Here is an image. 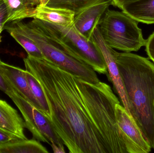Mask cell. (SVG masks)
<instances>
[{"label": "cell", "mask_w": 154, "mask_h": 153, "mask_svg": "<svg viewBox=\"0 0 154 153\" xmlns=\"http://www.w3.org/2000/svg\"><path fill=\"white\" fill-rule=\"evenodd\" d=\"M21 139L14 134L0 128V145Z\"/></svg>", "instance_id": "obj_19"}, {"label": "cell", "mask_w": 154, "mask_h": 153, "mask_svg": "<svg viewBox=\"0 0 154 153\" xmlns=\"http://www.w3.org/2000/svg\"><path fill=\"white\" fill-rule=\"evenodd\" d=\"M0 42H1V36H0Z\"/></svg>", "instance_id": "obj_27"}, {"label": "cell", "mask_w": 154, "mask_h": 153, "mask_svg": "<svg viewBox=\"0 0 154 153\" xmlns=\"http://www.w3.org/2000/svg\"><path fill=\"white\" fill-rule=\"evenodd\" d=\"M138 22L154 24V0H139L122 10Z\"/></svg>", "instance_id": "obj_13"}, {"label": "cell", "mask_w": 154, "mask_h": 153, "mask_svg": "<svg viewBox=\"0 0 154 153\" xmlns=\"http://www.w3.org/2000/svg\"><path fill=\"white\" fill-rule=\"evenodd\" d=\"M116 60L130 105V114L154 149V63L148 58L116 52Z\"/></svg>", "instance_id": "obj_2"}, {"label": "cell", "mask_w": 154, "mask_h": 153, "mask_svg": "<svg viewBox=\"0 0 154 153\" xmlns=\"http://www.w3.org/2000/svg\"><path fill=\"white\" fill-rule=\"evenodd\" d=\"M145 47L148 57L154 63V32L146 40Z\"/></svg>", "instance_id": "obj_20"}, {"label": "cell", "mask_w": 154, "mask_h": 153, "mask_svg": "<svg viewBox=\"0 0 154 153\" xmlns=\"http://www.w3.org/2000/svg\"><path fill=\"white\" fill-rule=\"evenodd\" d=\"M0 128L20 139H27L24 133L26 128L24 120L15 109L2 99H0Z\"/></svg>", "instance_id": "obj_11"}, {"label": "cell", "mask_w": 154, "mask_h": 153, "mask_svg": "<svg viewBox=\"0 0 154 153\" xmlns=\"http://www.w3.org/2000/svg\"><path fill=\"white\" fill-rule=\"evenodd\" d=\"M4 29L25 49L28 55L36 58H44L40 49L36 43L21 32L13 23L5 26Z\"/></svg>", "instance_id": "obj_16"}, {"label": "cell", "mask_w": 154, "mask_h": 153, "mask_svg": "<svg viewBox=\"0 0 154 153\" xmlns=\"http://www.w3.org/2000/svg\"><path fill=\"white\" fill-rule=\"evenodd\" d=\"M138 22L124 11L107 9L98 28L103 39L113 49L131 53L145 46L146 40L143 37Z\"/></svg>", "instance_id": "obj_4"}, {"label": "cell", "mask_w": 154, "mask_h": 153, "mask_svg": "<svg viewBox=\"0 0 154 153\" xmlns=\"http://www.w3.org/2000/svg\"><path fill=\"white\" fill-rule=\"evenodd\" d=\"M117 124L128 153H149L152 148L132 116L120 104L116 106Z\"/></svg>", "instance_id": "obj_7"}, {"label": "cell", "mask_w": 154, "mask_h": 153, "mask_svg": "<svg viewBox=\"0 0 154 153\" xmlns=\"http://www.w3.org/2000/svg\"><path fill=\"white\" fill-rule=\"evenodd\" d=\"M113 4L112 0H101L88 6L75 14L74 27L81 35L91 40L93 31L101 18Z\"/></svg>", "instance_id": "obj_9"}, {"label": "cell", "mask_w": 154, "mask_h": 153, "mask_svg": "<svg viewBox=\"0 0 154 153\" xmlns=\"http://www.w3.org/2000/svg\"><path fill=\"white\" fill-rule=\"evenodd\" d=\"M99 1L101 0H49L46 5L70 10L75 14Z\"/></svg>", "instance_id": "obj_18"}, {"label": "cell", "mask_w": 154, "mask_h": 153, "mask_svg": "<svg viewBox=\"0 0 154 153\" xmlns=\"http://www.w3.org/2000/svg\"><path fill=\"white\" fill-rule=\"evenodd\" d=\"M35 10L33 19L65 27L74 24L75 13L70 10L39 5L35 7Z\"/></svg>", "instance_id": "obj_12"}, {"label": "cell", "mask_w": 154, "mask_h": 153, "mask_svg": "<svg viewBox=\"0 0 154 153\" xmlns=\"http://www.w3.org/2000/svg\"><path fill=\"white\" fill-rule=\"evenodd\" d=\"M91 40L97 46L103 55L107 68V77L109 81L113 84L114 91L119 96L123 107L128 113L131 115L130 103L117 64L116 60L117 51L106 43L100 32L98 27L94 30Z\"/></svg>", "instance_id": "obj_8"}, {"label": "cell", "mask_w": 154, "mask_h": 153, "mask_svg": "<svg viewBox=\"0 0 154 153\" xmlns=\"http://www.w3.org/2000/svg\"><path fill=\"white\" fill-rule=\"evenodd\" d=\"M7 19V11L3 0H0V24L5 25Z\"/></svg>", "instance_id": "obj_21"}, {"label": "cell", "mask_w": 154, "mask_h": 153, "mask_svg": "<svg viewBox=\"0 0 154 153\" xmlns=\"http://www.w3.org/2000/svg\"><path fill=\"white\" fill-rule=\"evenodd\" d=\"M26 1L29 7H36L38 5H46L49 0H26Z\"/></svg>", "instance_id": "obj_24"}, {"label": "cell", "mask_w": 154, "mask_h": 153, "mask_svg": "<svg viewBox=\"0 0 154 153\" xmlns=\"http://www.w3.org/2000/svg\"><path fill=\"white\" fill-rule=\"evenodd\" d=\"M20 111L25 127L36 140L51 145L56 144L64 148V144L54 129L48 118L14 90L8 94Z\"/></svg>", "instance_id": "obj_6"}, {"label": "cell", "mask_w": 154, "mask_h": 153, "mask_svg": "<svg viewBox=\"0 0 154 153\" xmlns=\"http://www.w3.org/2000/svg\"><path fill=\"white\" fill-rule=\"evenodd\" d=\"M0 72L11 88L36 108L42 111L39 104L31 90L24 70L5 63L0 59Z\"/></svg>", "instance_id": "obj_10"}, {"label": "cell", "mask_w": 154, "mask_h": 153, "mask_svg": "<svg viewBox=\"0 0 154 153\" xmlns=\"http://www.w3.org/2000/svg\"><path fill=\"white\" fill-rule=\"evenodd\" d=\"M5 25L3 24H0V34L4 29Z\"/></svg>", "instance_id": "obj_26"}, {"label": "cell", "mask_w": 154, "mask_h": 153, "mask_svg": "<svg viewBox=\"0 0 154 153\" xmlns=\"http://www.w3.org/2000/svg\"><path fill=\"white\" fill-rule=\"evenodd\" d=\"M46 147L34 139L18 140L0 145V153H48Z\"/></svg>", "instance_id": "obj_15"}, {"label": "cell", "mask_w": 154, "mask_h": 153, "mask_svg": "<svg viewBox=\"0 0 154 153\" xmlns=\"http://www.w3.org/2000/svg\"><path fill=\"white\" fill-rule=\"evenodd\" d=\"M7 11L6 23L21 21L25 18H33L36 13L35 7H30L26 0H3Z\"/></svg>", "instance_id": "obj_14"}, {"label": "cell", "mask_w": 154, "mask_h": 153, "mask_svg": "<svg viewBox=\"0 0 154 153\" xmlns=\"http://www.w3.org/2000/svg\"><path fill=\"white\" fill-rule=\"evenodd\" d=\"M139 0H112L113 5L123 10L125 6Z\"/></svg>", "instance_id": "obj_22"}, {"label": "cell", "mask_w": 154, "mask_h": 153, "mask_svg": "<svg viewBox=\"0 0 154 153\" xmlns=\"http://www.w3.org/2000/svg\"><path fill=\"white\" fill-rule=\"evenodd\" d=\"M51 147H52V150L53 151V152L55 153H65V149L64 148L60 147L59 146L57 145L56 144L54 143H52L51 144Z\"/></svg>", "instance_id": "obj_25"}, {"label": "cell", "mask_w": 154, "mask_h": 153, "mask_svg": "<svg viewBox=\"0 0 154 153\" xmlns=\"http://www.w3.org/2000/svg\"><path fill=\"white\" fill-rule=\"evenodd\" d=\"M13 23L36 43L46 60L86 81L95 84L100 82L93 68L72 56L42 21L33 19L28 23L18 21Z\"/></svg>", "instance_id": "obj_3"}, {"label": "cell", "mask_w": 154, "mask_h": 153, "mask_svg": "<svg viewBox=\"0 0 154 153\" xmlns=\"http://www.w3.org/2000/svg\"><path fill=\"white\" fill-rule=\"evenodd\" d=\"M26 70L45 93L49 119L70 153H128L117 124L120 103L105 83L92 84L45 58L28 55Z\"/></svg>", "instance_id": "obj_1"}, {"label": "cell", "mask_w": 154, "mask_h": 153, "mask_svg": "<svg viewBox=\"0 0 154 153\" xmlns=\"http://www.w3.org/2000/svg\"><path fill=\"white\" fill-rule=\"evenodd\" d=\"M25 77L32 94L38 102L42 112L49 118L50 115L48 104L43 90L37 79L27 70H24Z\"/></svg>", "instance_id": "obj_17"}, {"label": "cell", "mask_w": 154, "mask_h": 153, "mask_svg": "<svg viewBox=\"0 0 154 153\" xmlns=\"http://www.w3.org/2000/svg\"><path fill=\"white\" fill-rule=\"evenodd\" d=\"M13 90L12 88H11L5 82V80L3 78L0 72V90L3 92L6 95Z\"/></svg>", "instance_id": "obj_23"}, {"label": "cell", "mask_w": 154, "mask_h": 153, "mask_svg": "<svg viewBox=\"0 0 154 153\" xmlns=\"http://www.w3.org/2000/svg\"><path fill=\"white\" fill-rule=\"evenodd\" d=\"M42 22L65 46L72 56L86 63L95 72L107 76L106 65L100 49L91 40L87 39L81 35L74 24L65 27L46 22Z\"/></svg>", "instance_id": "obj_5"}]
</instances>
